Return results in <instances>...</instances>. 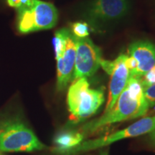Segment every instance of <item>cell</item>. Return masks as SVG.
I'll list each match as a JSON object with an SVG mask.
<instances>
[{
  "label": "cell",
  "mask_w": 155,
  "mask_h": 155,
  "mask_svg": "<svg viewBox=\"0 0 155 155\" xmlns=\"http://www.w3.org/2000/svg\"><path fill=\"white\" fill-rule=\"evenodd\" d=\"M150 107L144 97V88L139 78L130 76L127 86L120 94L113 108L101 117L83 125L80 131L86 137L105 126L146 115Z\"/></svg>",
  "instance_id": "obj_1"
},
{
  "label": "cell",
  "mask_w": 155,
  "mask_h": 155,
  "mask_svg": "<svg viewBox=\"0 0 155 155\" xmlns=\"http://www.w3.org/2000/svg\"><path fill=\"white\" fill-rule=\"evenodd\" d=\"M104 101V91L91 88L87 78L73 81L68 91L67 105L73 120L81 121L91 117Z\"/></svg>",
  "instance_id": "obj_2"
},
{
  "label": "cell",
  "mask_w": 155,
  "mask_h": 155,
  "mask_svg": "<svg viewBox=\"0 0 155 155\" xmlns=\"http://www.w3.org/2000/svg\"><path fill=\"white\" fill-rule=\"evenodd\" d=\"M47 148L19 120L7 119L0 124V152H30Z\"/></svg>",
  "instance_id": "obj_3"
},
{
  "label": "cell",
  "mask_w": 155,
  "mask_h": 155,
  "mask_svg": "<svg viewBox=\"0 0 155 155\" xmlns=\"http://www.w3.org/2000/svg\"><path fill=\"white\" fill-rule=\"evenodd\" d=\"M17 30L27 34L49 30L58 21V10L53 4L34 0L30 5L17 9Z\"/></svg>",
  "instance_id": "obj_4"
},
{
  "label": "cell",
  "mask_w": 155,
  "mask_h": 155,
  "mask_svg": "<svg viewBox=\"0 0 155 155\" xmlns=\"http://www.w3.org/2000/svg\"><path fill=\"white\" fill-rule=\"evenodd\" d=\"M154 129L155 115L146 116L121 130L117 131L100 138L83 141L72 150L68 151L63 155H78L82 153L106 147L111 144L112 143L122 139L137 137L146 134H150Z\"/></svg>",
  "instance_id": "obj_5"
},
{
  "label": "cell",
  "mask_w": 155,
  "mask_h": 155,
  "mask_svg": "<svg viewBox=\"0 0 155 155\" xmlns=\"http://www.w3.org/2000/svg\"><path fill=\"white\" fill-rule=\"evenodd\" d=\"M129 7V0H91L83 10V17L92 28L100 29L121 20Z\"/></svg>",
  "instance_id": "obj_6"
},
{
  "label": "cell",
  "mask_w": 155,
  "mask_h": 155,
  "mask_svg": "<svg viewBox=\"0 0 155 155\" xmlns=\"http://www.w3.org/2000/svg\"><path fill=\"white\" fill-rule=\"evenodd\" d=\"M76 53L73 80L94 75L101 66V50L90 38H75Z\"/></svg>",
  "instance_id": "obj_7"
},
{
  "label": "cell",
  "mask_w": 155,
  "mask_h": 155,
  "mask_svg": "<svg viewBox=\"0 0 155 155\" xmlns=\"http://www.w3.org/2000/svg\"><path fill=\"white\" fill-rule=\"evenodd\" d=\"M127 55L121 54L114 61L102 59L101 66L111 76L108 101L104 113L111 110L130 78V73L126 64Z\"/></svg>",
  "instance_id": "obj_8"
},
{
  "label": "cell",
  "mask_w": 155,
  "mask_h": 155,
  "mask_svg": "<svg viewBox=\"0 0 155 155\" xmlns=\"http://www.w3.org/2000/svg\"><path fill=\"white\" fill-rule=\"evenodd\" d=\"M76 42L75 37L70 30L68 34L66 43L64 49L58 57L57 61V83L58 91H63L66 88L70 81L72 80L74 71Z\"/></svg>",
  "instance_id": "obj_9"
},
{
  "label": "cell",
  "mask_w": 155,
  "mask_h": 155,
  "mask_svg": "<svg viewBox=\"0 0 155 155\" xmlns=\"http://www.w3.org/2000/svg\"><path fill=\"white\" fill-rule=\"evenodd\" d=\"M129 56L137 63L132 76L140 78L155 65V45L147 40L134 42L128 48Z\"/></svg>",
  "instance_id": "obj_10"
},
{
  "label": "cell",
  "mask_w": 155,
  "mask_h": 155,
  "mask_svg": "<svg viewBox=\"0 0 155 155\" xmlns=\"http://www.w3.org/2000/svg\"><path fill=\"white\" fill-rule=\"evenodd\" d=\"M85 136L80 131H63L58 133L54 139L55 147L53 151L58 155H63L83 142Z\"/></svg>",
  "instance_id": "obj_11"
},
{
  "label": "cell",
  "mask_w": 155,
  "mask_h": 155,
  "mask_svg": "<svg viewBox=\"0 0 155 155\" xmlns=\"http://www.w3.org/2000/svg\"><path fill=\"white\" fill-rule=\"evenodd\" d=\"M71 32L75 38H86L90 34L88 24L84 22H75L71 24Z\"/></svg>",
  "instance_id": "obj_12"
},
{
  "label": "cell",
  "mask_w": 155,
  "mask_h": 155,
  "mask_svg": "<svg viewBox=\"0 0 155 155\" xmlns=\"http://www.w3.org/2000/svg\"><path fill=\"white\" fill-rule=\"evenodd\" d=\"M139 78L144 88L155 84V65Z\"/></svg>",
  "instance_id": "obj_13"
},
{
  "label": "cell",
  "mask_w": 155,
  "mask_h": 155,
  "mask_svg": "<svg viewBox=\"0 0 155 155\" xmlns=\"http://www.w3.org/2000/svg\"><path fill=\"white\" fill-rule=\"evenodd\" d=\"M144 94L149 107L155 106V84L144 88Z\"/></svg>",
  "instance_id": "obj_14"
},
{
  "label": "cell",
  "mask_w": 155,
  "mask_h": 155,
  "mask_svg": "<svg viewBox=\"0 0 155 155\" xmlns=\"http://www.w3.org/2000/svg\"><path fill=\"white\" fill-rule=\"evenodd\" d=\"M33 1L34 0H7V3L10 7H15L17 9L30 5Z\"/></svg>",
  "instance_id": "obj_15"
},
{
  "label": "cell",
  "mask_w": 155,
  "mask_h": 155,
  "mask_svg": "<svg viewBox=\"0 0 155 155\" xmlns=\"http://www.w3.org/2000/svg\"><path fill=\"white\" fill-rule=\"evenodd\" d=\"M149 138H150V144L155 147V129L149 134Z\"/></svg>",
  "instance_id": "obj_16"
},
{
  "label": "cell",
  "mask_w": 155,
  "mask_h": 155,
  "mask_svg": "<svg viewBox=\"0 0 155 155\" xmlns=\"http://www.w3.org/2000/svg\"><path fill=\"white\" fill-rule=\"evenodd\" d=\"M154 115H155V111H154Z\"/></svg>",
  "instance_id": "obj_17"
},
{
  "label": "cell",
  "mask_w": 155,
  "mask_h": 155,
  "mask_svg": "<svg viewBox=\"0 0 155 155\" xmlns=\"http://www.w3.org/2000/svg\"><path fill=\"white\" fill-rule=\"evenodd\" d=\"M0 155H2V154H0Z\"/></svg>",
  "instance_id": "obj_18"
}]
</instances>
